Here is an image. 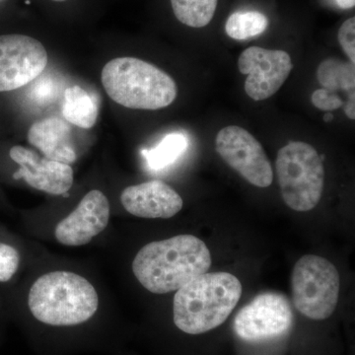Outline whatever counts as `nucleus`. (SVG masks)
<instances>
[{
  "label": "nucleus",
  "instance_id": "obj_1",
  "mask_svg": "<svg viewBox=\"0 0 355 355\" xmlns=\"http://www.w3.org/2000/svg\"><path fill=\"white\" fill-rule=\"evenodd\" d=\"M210 266L211 254L205 242L179 235L142 247L132 261V272L147 291L166 294L207 272Z\"/></svg>",
  "mask_w": 355,
  "mask_h": 355
},
{
  "label": "nucleus",
  "instance_id": "obj_2",
  "mask_svg": "<svg viewBox=\"0 0 355 355\" xmlns=\"http://www.w3.org/2000/svg\"><path fill=\"white\" fill-rule=\"evenodd\" d=\"M242 295L240 280L228 272H205L178 289L173 321L178 330L197 336L221 326Z\"/></svg>",
  "mask_w": 355,
  "mask_h": 355
},
{
  "label": "nucleus",
  "instance_id": "obj_3",
  "mask_svg": "<svg viewBox=\"0 0 355 355\" xmlns=\"http://www.w3.org/2000/svg\"><path fill=\"white\" fill-rule=\"evenodd\" d=\"M32 316L51 328H74L90 321L99 307L94 286L81 275L53 272L40 277L28 296Z\"/></svg>",
  "mask_w": 355,
  "mask_h": 355
},
{
  "label": "nucleus",
  "instance_id": "obj_4",
  "mask_svg": "<svg viewBox=\"0 0 355 355\" xmlns=\"http://www.w3.org/2000/svg\"><path fill=\"white\" fill-rule=\"evenodd\" d=\"M102 83L116 104L133 110H159L176 100L177 84L169 74L139 58L110 60L102 70Z\"/></svg>",
  "mask_w": 355,
  "mask_h": 355
},
{
  "label": "nucleus",
  "instance_id": "obj_5",
  "mask_svg": "<svg viewBox=\"0 0 355 355\" xmlns=\"http://www.w3.org/2000/svg\"><path fill=\"white\" fill-rule=\"evenodd\" d=\"M275 169L287 207L298 212L317 207L323 193L324 169L314 147L302 141L289 142L279 149Z\"/></svg>",
  "mask_w": 355,
  "mask_h": 355
},
{
  "label": "nucleus",
  "instance_id": "obj_6",
  "mask_svg": "<svg viewBox=\"0 0 355 355\" xmlns=\"http://www.w3.org/2000/svg\"><path fill=\"white\" fill-rule=\"evenodd\" d=\"M340 288V273L330 261L316 254H305L294 266L292 299L303 316L314 321L330 318L338 305Z\"/></svg>",
  "mask_w": 355,
  "mask_h": 355
},
{
  "label": "nucleus",
  "instance_id": "obj_7",
  "mask_svg": "<svg viewBox=\"0 0 355 355\" xmlns=\"http://www.w3.org/2000/svg\"><path fill=\"white\" fill-rule=\"evenodd\" d=\"M293 324V312L286 296L266 292L237 313L233 328L240 340L265 343L286 335Z\"/></svg>",
  "mask_w": 355,
  "mask_h": 355
},
{
  "label": "nucleus",
  "instance_id": "obj_8",
  "mask_svg": "<svg viewBox=\"0 0 355 355\" xmlns=\"http://www.w3.org/2000/svg\"><path fill=\"white\" fill-rule=\"evenodd\" d=\"M216 153L228 166L250 184L268 188L272 183V163L259 140L238 125L219 130L216 139Z\"/></svg>",
  "mask_w": 355,
  "mask_h": 355
},
{
  "label": "nucleus",
  "instance_id": "obj_9",
  "mask_svg": "<svg viewBox=\"0 0 355 355\" xmlns=\"http://www.w3.org/2000/svg\"><path fill=\"white\" fill-rule=\"evenodd\" d=\"M48 62V53L38 40L26 35H0V93L32 83Z\"/></svg>",
  "mask_w": 355,
  "mask_h": 355
},
{
  "label": "nucleus",
  "instance_id": "obj_10",
  "mask_svg": "<svg viewBox=\"0 0 355 355\" xmlns=\"http://www.w3.org/2000/svg\"><path fill=\"white\" fill-rule=\"evenodd\" d=\"M238 67L246 74L245 91L254 101H263L275 95L288 78L293 64L284 51L251 46L243 51Z\"/></svg>",
  "mask_w": 355,
  "mask_h": 355
},
{
  "label": "nucleus",
  "instance_id": "obj_11",
  "mask_svg": "<svg viewBox=\"0 0 355 355\" xmlns=\"http://www.w3.org/2000/svg\"><path fill=\"white\" fill-rule=\"evenodd\" d=\"M109 219L108 198L101 191H90L76 210L58 224L55 238L65 246H83L106 229Z\"/></svg>",
  "mask_w": 355,
  "mask_h": 355
},
{
  "label": "nucleus",
  "instance_id": "obj_12",
  "mask_svg": "<svg viewBox=\"0 0 355 355\" xmlns=\"http://www.w3.org/2000/svg\"><path fill=\"white\" fill-rule=\"evenodd\" d=\"M9 157L19 165V169L13 174L14 179H23L36 190L51 195H65L73 184V170L70 165L40 157L22 146L11 147Z\"/></svg>",
  "mask_w": 355,
  "mask_h": 355
},
{
  "label": "nucleus",
  "instance_id": "obj_13",
  "mask_svg": "<svg viewBox=\"0 0 355 355\" xmlns=\"http://www.w3.org/2000/svg\"><path fill=\"white\" fill-rule=\"evenodd\" d=\"M121 202L132 216L141 218L168 219L183 209L181 196L172 187L161 181H149L125 188Z\"/></svg>",
  "mask_w": 355,
  "mask_h": 355
},
{
  "label": "nucleus",
  "instance_id": "obj_14",
  "mask_svg": "<svg viewBox=\"0 0 355 355\" xmlns=\"http://www.w3.org/2000/svg\"><path fill=\"white\" fill-rule=\"evenodd\" d=\"M27 139L46 158L67 165L76 161L72 128L64 119L51 116L36 121L28 130Z\"/></svg>",
  "mask_w": 355,
  "mask_h": 355
},
{
  "label": "nucleus",
  "instance_id": "obj_15",
  "mask_svg": "<svg viewBox=\"0 0 355 355\" xmlns=\"http://www.w3.org/2000/svg\"><path fill=\"white\" fill-rule=\"evenodd\" d=\"M62 114L70 125L89 130L94 127L99 109L94 98L87 91L74 85L65 90Z\"/></svg>",
  "mask_w": 355,
  "mask_h": 355
},
{
  "label": "nucleus",
  "instance_id": "obj_16",
  "mask_svg": "<svg viewBox=\"0 0 355 355\" xmlns=\"http://www.w3.org/2000/svg\"><path fill=\"white\" fill-rule=\"evenodd\" d=\"M354 64L342 62L336 58H329L319 65L317 77L319 83L327 90L335 92L336 90L354 91Z\"/></svg>",
  "mask_w": 355,
  "mask_h": 355
},
{
  "label": "nucleus",
  "instance_id": "obj_17",
  "mask_svg": "<svg viewBox=\"0 0 355 355\" xmlns=\"http://www.w3.org/2000/svg\"><path fill=\"white\" fill-rule=\"evenodd\" d=\"M217 2L218 0H171V6L180 22L191 28H202L214 17Z\"/></svg>",
  "mask_w": 355,
  "mask_h": 355
},
{
  "label": "nucleus",
  "instance_id": "obj_18",
  "mask_svg": "<svg viewBox=\"0 0 355 355\" xmlns=\"http://www.w3.org/2000/svg\"><path fill=\"white\" fill-rule=\"evenodd\" d=\"M188 139L183 133L173 132L166 135L157 146L144 150L147 164L153 170L164 169L174 163L184 153Z\"/></svg>",
  "mask_w": 355,
  "mask_h": 355
},
{
  "label": "nucleus",
  "instance_id": "obj_19",
  "mask_svg": "<svg viewBox=\"0 0 355 355\" xmlns=\"http://www.w3.org/2000/svg\"><path fill=\"white\" fill-rule=\"evenodd\" d=\"M268 20L258 11L235 12L228 18L225 31L230 38L247 40L261 35L268 28Z\"/></svg>",
  "mask_w": 355,
  "mask_h": 355
},
{
  "label": "nucleus",
  "instance_id": "obj_20",
  "mask_svg": "<svg viewBox=\"0 0 355 355\" xmlns=\"http://www.w3.org/2000/svg\"><path fill=\"white\" fill-rule=\"evenodd\" d=\"M20 256L17 250L10 245L0 243V282L12 279L19 268Z\"/></svg>",
  "mask_w": 355,
  "mask_h": 355
},
{
  "label": "nucleus",
  "instance_id": "obj_21",
  "mask_svg": "<svg viewBox=\"0 0 355 355\" xmlns=\"http://www.w3.org/2000/svg\"><path fill=\"white\" fill-rule=\"evenodd\" d=\"M338 42L343 51L349 58L350 62L355 64V18L352 17L340 26L338 34Z\"/></svg>",
  "mask_w": 355,
  "mask_h": 355
},
{
  "label": "nucleus",
  "instance_id": "obj_22",
  "mask_svg": "<svg viewBox=\"0 0 355 355\" xmlns=\"http://www.w3.org/2000/svg\"><path fill=\"white\" fill-rule=\"evenodd\" d=\"M312 104L322 111L331 112L343 106V101L335 92L327 89H317L312 94Z\"/></svg>",
  "mask_w": 355,
  "mask_h": 355
},
{
  "label": "nucleus",
  "instance_id": "obj_23",
  "mask_svg": "<svg viewBox=\"0 0 355 355\" xmlns=\"http://www.w3.org/2000/svg\"><path fill=\"white\" fill-rule=\"evenodd\" d=\"M347 102L343 104V110L345 113L347 114V118L350 120H355V93L354 91L347 93Z\"/></svg>",
  "mask_w": 355,
  "mask_h": 355
},
{
  "label": "nucleus",
  "instance_id": "obj_24",
  "mask_svg": "<svg viewBox=\"0 0 355 355\" xmlns=\"http://www.w3.org/2000/svg\"><path fill=\"white\" fill-rule=\"evenodd\" d=\"M338 6L343 9L354 8L355 6V0H336Z\"/></svg>",
  "mask_w": 355,
  "mask_h": 355
},
{
  "label": "nucleus",
  "instance_id": "obj_25",
  "mask_svg": "<svg viewBox=\"0 0 355 355\" xmlns=\"http://www.w3.org/2000/svg\"><path fill=\"white\" fill-rule=\"evenodd\" d=\"M334 120V114L331 113H327L324 116V121L326 123H330V121Z\"/></svg>",
  "mask_w": 355,
  "mask_h": 355
},
{
  "label": "nucleus",
  "instance_id": "obj_26",
  "mask_svg": "<svg viewBox=\"0 0 355 355\" xmlns=\"http://www.w3.org/2000/svg\"><path fill=\"white\" fill-rule=\"evenodd\" d=\"M53 1L62 2V1H67V0H53Z\"/></svg>",
  "mask_w": 355,
  "mask_h": 355
}]
</instances>
